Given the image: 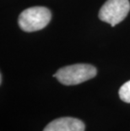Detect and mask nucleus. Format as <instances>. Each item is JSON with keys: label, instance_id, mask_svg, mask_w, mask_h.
<instances>
[{"label": "nucleus", "instance_id": "obj_1", "mask_svg": "<svg viewBox=\"0 0 130 131\" xmlns=\"http://www.w3.org/2000/svg\"><path fill=\"white\" fill-rule=\"evenodd\" d=\"M97 74L96 67L87 63H77L61 68L53 77L65 85H74L87 81Z\"/></svg>", "mask_w": 130, "mask_h": 131}, {"label": "nucleus", "instance_id": "obj_2", "mask_svg": "<svg viewBox=\"0 0 130 131\" xmlns=\"http://www.w3.org/2000/svg\"><path fill=\"white\" fill-rule=\"evenodd\" d=\"M52 18L51 11L41 6L30 7L22 11L19 16L18 24L26 32L37 31L49 24Z\"/></svg>", "mask_w": 130, "mask_h": 131}, {"label": "nucleus", "instance_id": "obj_3", "mask_svg": "<svg viewBox=\"0 0 130 131\" xmlns=\"http://www.w3.org/2000/svg\"><path fill=\"white\" fill-rule=\"evenodd\" d=\"M129 10L128 0H107L99 11V18L113 27L127 17Z\"/></svg>", "mask_w": 130, "mask_h": 131}, {"label": "nucleus", "instance_id": "obj_4", "mask_svg": "<svg viewBox=\"0 0 130 131\" xmlns=\"http://www.w3.org/2000/svg\"><path fill=\"white\" fill-rule=\"evenodd\" d=\"M85 124L78 118H59L46 125L43 131H85Z\"/></svg>", "mask_w": 130, "mask_h": 131}, {"label": "nucleus", "instance_id": "obj_5", "mask_svg": "<svg viewBox=\"0 0 130 131\" xmlns=\"http://www.w3.org/2000/svg\"><path fill=\"white\" fill-rule=\"evenodd\" d=\"M118 94H119V97L122 101L127 103H130V80L124 83L121 86Z\"/></svg>", "mask_w": 130, "mask_h": 131}, {"label": "nucleus", "instance_id": "obj_6", "mask_svg": "<svg viewBox=\"0 0 130 131\" xmlns=\"http://www.w3.org/2000/svg\"><path fill=\"white\" fill-rule=\"evenodd\" d=\"M2 82H3V75L1 74H0V84H2Z\"/></svg>", "mask_w": 130, "mask_h": 131}]
</instances>
